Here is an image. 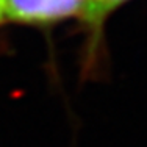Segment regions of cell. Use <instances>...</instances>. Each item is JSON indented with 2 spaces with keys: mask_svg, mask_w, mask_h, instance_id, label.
<instances>
[{
  "mask_svg": "<svg viewBox=\"0 0 147 147\" xmlns=\"http://www.w3.org/2000/svg\"><path fill=\"white\" fill-rule=\"evenodd\" d=\"M125 2H128V0H88L86 2V6L80 19L85 22L86 28L91 31V34H92L91 38L94 42H97V38H99L108 16L114 13L117 8H121Z\"/></svg>",
  "mask_w": 147,
  "mask_h": 147,
  "instance_id": "2",
  "label": "cell"
},
{
  "mask_svg": "<svg viewBox=\"0 0 147 147\" xmlns=\"http://www.w3.org/2000/svg\"><path fill=\"white\" fill-rule=\"evenodd\" d=\"M88 0H2L5 22L47 27L80 17Z\"/></svg>",
  "mask_w": 147,
  "mask_h": 147,
  "instance_id": "1",
  "label": "cell"
},
{
  "mask_svg": "<svg viewBox=\"0 0 147 147\" xmlns=\"http://www.w3.org/2000/svg\"><path fill=\"white\" fill-rule=\"evenodd\" d=\"M5 24V17H3V9H2V0H0V25Z\"/></svg>",
  "mask_w": 147,
  "mask_h": 147,
  "instance_id": "3",
  "label": "cell"
}]
</instances>
